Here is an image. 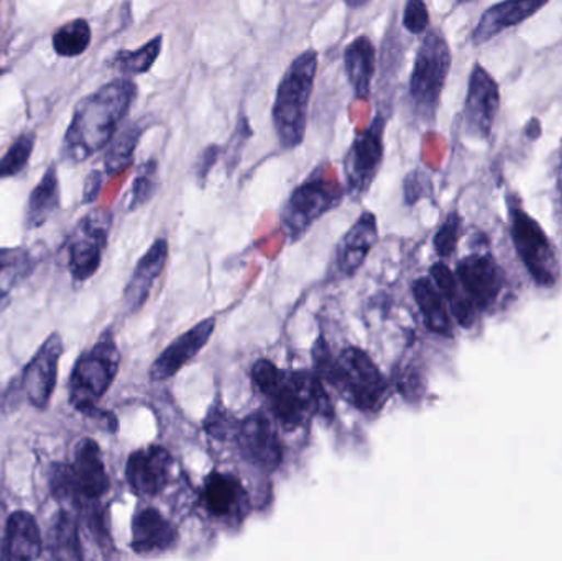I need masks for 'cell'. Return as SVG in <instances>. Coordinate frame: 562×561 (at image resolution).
<instances>
[{
    "mask_svg": "<svg viewBox=\"0 0 562 561\" xmlns=\"http://www.w3.org/2000/svg\"><path fill=\"white\" fill-rule=\"evenodd\" d=\"M137 92V85L122 76L79 99L63 137V160L82 164L104 150L121 131Z\"/></svg>",
    "mask_w": 562,
    "mask_h": 561,
    "instance_id": "6da1fadb",
    "label": "cell"
},
{
    "mask_svg": "<svg viewBox=\"0 0 562 561\" xmlns=\"http://www.w3.org/2000/svg\"><path fill=\"white\" fill-rule=\"evenodd\" d=\"M252 382L269 404L270 414L286 431L297 430L314 415L333 414L317 374L286 371L269 359H260L254 364Z\"/></svg>",
    "mask_w": 562,
    "mask_h": 561,
    "instance_id": "7a4b0ae2",
    "label": "cell"
},
{
    "mask_svg": "<svg viewBox=\"0 0 562 561\" xmlns=\"http://www.w3.org/2000/svg\"><path fill=\"white\" fill-rule=\"evenodd\" d=\"M317 378L362 412H376L389 395V384L375 362L359 348H346L333 356L323 339L314 349Z\"/></svg>",
    "mask_w": 562,
    "mask_h": 561,
    "instance_id": "3957f363",
    "label": "cell"
},
{
    "mask_svg": "<svg viewBox=\"0 0 562 561\" xmlns=\"http://www.w3.org/2000/svg\"><path fill=\"white\" fill-rule=\"evenodd\" d=\"M452 68V52L441 30H428L416 49L406 104L413 121L432 127Z\"/></svg>",
    "mask_w": 562,
    "mask_h": 561,
    "instance_id": "277c9868",
    "label": "cell"
},
{
    "mask_svg": "<svg viewBox=\"0 0 562 561\" xmlns=\"http://www.w3.org/2000/svg\"><path fill=\"white\" fill-rule=\"evenodd\" d=\"M317 61L319 55L316 49H304L281 76L273 102L272 121L280 147L284 150H293L303 144Z\"/></svg>",
    "mask_w": 562,
    "mask_h": 561,
    "instance_id": "5b68a950",
    "label": "cell"
},
{
    "mask_svg": "<svg viewBox=\"0 0 562 561\" xmlns=\"http://www.w3.org/2000/svg\"><path fill=\"white\" fill-rule=\"evenodd\" d=\"M52 496L65 507L86 509L101 503L111 490V478L98 441L82 438L76 444L71 463H53L48 478Z\"/></svg>",
    "mask_w": 562,
    "mask_h": 561,
    "instance_id": "8992f818",
    "label": "cell"
},
{
    "mask_svg": "<svg viewBox=\"0 0 562 561\" xmlns=\"http://www.w3.org/2000/svg\"><path fill=\"white\" fill-rule=\"evenodd\" d=\"M121 368V352L112 336H102L91 349L82 352L69 375L68 394L72 408L89 418H101L117 428L114 415L98 407L108 394Z\"/></svg>",
    "mask_w": 562,
    "mask_h": 561,
    "instance_id": "52a82bcc",
    "label": "cell"
},
{
    "mask_svg": "<svg viewBox=\"0 0 562 561\" xmlns=\"http://www.w3.org/2000/svg\"><path fill=\"white\" fill-rule=\"evenodd\" d=\"M344 188L327 161L317 165L310 177L294 188L281 211V224L291 240L304 236L317 220L342 201Z\"/></svg>",
    "mask_w": 562,
    "mask_h": 561,
    "instance_id": "ba28073f",
    "label": "cell"
},
{
    "mask_svg": "<svg viewBox=\"0 0 562 561\" xmlns=\"http://www.w3.org/2000/svg\"><path fill=\"white\" fill-rule=\"evenodd\" d=\"M507 203L508 213H510L512 239L525 267L538 285L553 287L560 272L553 244L548 239L540 223L521 207L518 198L508 193Z\"/></svg>",
    "mask_w": 562,
    "mask_h": 561,
    "instance_id": "9c48e42d",
    "label": "cell"
},
{
    "mask_svg": "<svg viewBox=\"0 0 562 561\" xmlns=\"http://www.w3.org/2000/svg\"><path fill=\"white\" fill-rule=\"evenodd\" d=\"M112 214L108 210H92L81 217L66 237L68 270L72 282L85 283L95 276L108 247Z\"/></svg>",
    "mask_w": 562,
    "mask_h": 561,
    "instance_id": "30bf717a",
    "label": "cell"
},
{
    "mask_svg": "<svg viewBox=\"0 0 562 561\" xmlns=\"http://www.w3.org/2000/svg\"><path fill=\"white\" fill-rule=\"evenodd\" d=\"M386 115L376 112L369 125L353 138L344 158L346 190L350 197L362 198L372 187L385 157Z\"/></svg>",
    "mask_w": 562,
    "mask_h": 561,
    "instance_id": "8fae6325",
    "label": "cell"
},
{
    "mask_svg": "<svg viewBox=\"0 0 562 561\" xmlns=\"http://www.w3.org/2000/svg\"><path fill=\"white\" fill-rule=\"evenodd\" d=\"M501 105L502 94L497 79L482 63H474L469 75L462 111L465 134L479 141H491L495 121L501 114Z\"/></svg>",
    "mask_w": 562,
    "mask_h": 561,
    "instance_id": "7c38bea8",
    "label": "cell"
},
{
    "mask_svg": "<svg viewBox=\"0 0 562 561\" xmlns=\"http://www.w3.org/2000/svg\"><path fill=\"white\" fill-rule=\"evenodd\" d=\"M65 352L59 333H52L40 346L20 378V391L36 411H46L58 384L59 359Z\"/></svg>",
    "mask_w": 562,
    "mask_h": 561,
    "instance_id": "4fadbf2b",
    "label": "cell"
},
{
    "mask_svg": "<svg viewBox=\"0 0 562 561\" xmlns=\"http://www.w3.org/2000/svg\"><path fill=\"white\" fill-rule=\"evenodd\" d=\"M236 441L247 463L267 473L279 470L283 461V447L266 412H254L240 422Z\"/></svg>",
    "mask_w": 562,
    "mask_h": 561,
    "instance_id": "5bb4252c",
    "label": "cell"
},
{
    "mask_svg": "<svg viewBox=\"0 0 562 561\" xmlns=\"http://www.w3.org/2000/svg\"><path fill=\"white\" fill-rule=\"evenodd\" d=\"M175 461L167 448L150 445L128 457L125 480L132 493L155 497L164 493L173 476Z\"/></svg>",
    "mask_w": 562,
    "mask_h": 561,
    "instance_id": "9a60e30c",
    "label": "cell"
},
{
    "mask_svg": "<svg viewBox=\"0 0 562 561\" xmlns=\"http://www.w3.org/2000/svg\"><path fill=\"white\" fill-rule=\"evenodd\" d=\"M216 329V318H206L196 323L193 328L178 336L170 346L155 359L148 375L151 382L170 381L181 369L187 368L210 343Z\"/></svg>",
    "mask_w": 562,
    "mask_h": 561,
    "instance_id": "2e32d148",
    "label": "cell"
},
{
    "mask_svg": "<svg viewBox=\"0 0 562 561\" xmlns=\"http://www.w3.org/2000/svg\"><path fill=\"white\" fill-rule=\"evenodd\" d=\"M551 0H502L482 12L481 19L472 30L471 42L474 46L487 45L508 30L517 29L550 5Z\"/></svg>",
    "mask_w": 562,
    "mask_h": 561,
    "instance_id": "e0dca14e",
    "label": "cell"
},
{
    "mask_svg": "<svg viewBox=\"0 0 562 561\" xmlns=\"http://www.w3.org/2000/svg\"><path fill=\"white\" fill-rule=\"evenodd\" d=\"M201 503L214 519L240 523L249 510V494L234 474L213 471L204 480Z\"/></svg>",
    "mask_w": 562,
    "mask_h": 561,
    "instance_id": "ac0fdd59",
    "label": "cell"
},
{
    "mask_svg": "<svg viewBox=\"0 0 562 561\" xmlns=\"http://www.w3.org/2000/svg\"><path fill=\"white\" fill-rule=\"evenodd\" d=\"M178 530L155 507H144L132 519L131 547L137 556H158L173 549Z\"/></svg>",
    "mask_w": 562,
    "mask_h": 561,
    "instance_id": "d6986e66",
    "label": "cell"
},
{
    "mask_svg": "<svg viewBox=\"0 0 562 561\" xmlns=\"http://www.w3.org/2000/svg\"><path fill=\"white\" fill-rule=\"evenodd\" d=\"M168 253L170 249H168L167 239H157L138 260L124 290L125 312H138L147 303L155 282L160 279L165 266H167Z\"/></svg>",
    "mask_w": 562,
    "mask_h": 561,
    "instance_id": "ffe728a7",
    "label": "cell"
},
{
    "mask_svg": "<svg viewBox=\"0 0 562 561\" xmlns=\"http://www.w3.org/2000/svg\"><path fill=\"white\" fill-rule=\"evenodd\" d=\"M43 553V539L35 517L26 510H15L7 517L0 542V559L30 561Z\"/></svg>",
    "mask_w": 562,
    "mask_h": 561,
    "instance_id": "44dd1931",
    "label": "cell"
},
{
    "mask_svg": "<svg viewBox=\"0 0 562 561\" xmlns=\"http://www.w3.org/2000/svg\"><path fill=\"white\" fill-rule=\"evenodd\" d=\"M459 282L468 292L469 299L479 308L485 310L495 302L502 290L501 269L485 256L465 257L458 266Z\"/></svg>",
    "mask_w": 562,
    "mask_h": 561,
    "instance_id": "7402d4cb",
    "label": "cell"
},
{
    "mask_svg": "<svg viewBox=\"0 0 562 561\" xmlns=\"http://www.w3.org/2000/svg\"><path fill=\"white\" fill-rule=\"evenodd\" d=\"M379 240L376 216L370 211L360 214L359 220L344 234L337 247V266L346 276H353L366 262Z\"/></svg>",
    "mask_w": 562,
    "mask_h": 561,
    "instance_id": "603a6c76",
    "label": "cell"
},
{
    "mask_svg": "<svg viewBox=\"0 0 562 561\" xmlns=\"http://www.w3.org/2000/svg\"><path fill=\"white\" fill-rule=\"evenodd\" d=\"M344 68L356 99L369 101L372 96L373 76L376 71V53L372 40L359 35L344 49Z\"/></svg>",
    "mask_w": 562,
    "mask_h": 561,
    "instance_id": "cb8c5ba5",
    "label": "cell"
},
{
    "mask_svg": "<svg viewBox=\"0 0 562 561\" xmlns=\"http://www.w3.org/2000/svg\"><path fill=\"white\" fill-rule=\"evenodd\" d=\"M59 206H61V191H59L58 168L52 164L46 168L26 201V229L33 231L45 226L52 220L53 214L59 210Z\"/></svg>",
    "mask_w": 562,
    "mask_h": 561,
    "instance_id": "d4e9b609",
    "label": "cell"
},
{
    "mask_svg": "<svg viewBox=\"0 0 562 561\" xmlns=\"http://www.w3.org/2000/svg\"><path fill=\"white\" fill-rule=\"evenodd\" d=\"M46 549L55 560H82L81 534H79V520L68 507L58 510L53 517L52 526L46 537Z\"/></svg>",
    "mask_w": 562,
    "mask_h": 561,
    "instance_id": "484cf974",
    "label": "cell"
},
{
    "mask_svg": "<svg viewBox=\"0 0 562 561\" xmlns=\"http://www.w3.org/2000/svg\"><path fill=\"white\" fill-rule=\"evenodd\" d=\"M413 295H415L416 305L422 310L423 318H425L429 332L445 336V338H451V316H449L438 287L432 285L431 280L418 279L413 283Z\"/></svg>",
    "mask_w": 562,
    "mask_h": 561,
    "instance_id": "4316f807",
    "label": "cell"
},
{
    "mask_svg": "<svg viewBox=\"0 0 562 561\" xmlns=\"http://www.w3.org/2000/svg\"><path fill=\"white\" fill-rule=\"evenodd\" d=\"M144 132L145 125L142 122H132L114 135L111 144L104 148V173L108 177L124 173L134 165L135 152Z\"/></svg>",
    "mask_w": 562,
    "mask_h": 561,
    "instance_id": "83f0119b",
    "label": "cell"
},
{
    "mask_svg": "<svg viewBox=\"0 0 562 561\" xmlns=\"http://www.w3.org/2000/svg\"><path fill=\"white\" fill-rule=\"evenodd\" d=\"M161 46H164V36H154L145 45H142L140 48L119 49L112 56L109 66L115 69V71L121 72L125 78L145 75L157 63L158 56L161 53Z\"/></svg>",
    "mask_w": 562,
    "mask_h": 561,
    "instance_id": "f1b7e54d",
    "label": "cell"
},
{
    "mask_svg": "<svg viewBox=\"0 0 562 561\" xmlns=\"http://www.w3.org/2000/svg\"><path fill=\"white\" fill-rule=\"evenodd\" d=\"M92 42V30L86 19H75L63 23L53 32V52L59 58H78L88 52Z\"/></svg>",
    "mask_w": 562,
    "mask_h": 561,
    "instance_id": "f546056e",
    "label": "cell"
},
{
    "mask_svg": "<svg viewBox=\"0 0 562 561\" xmlns=\"http://www.w3.org/2000/svg\"><path fill=\"white\" fill-rule=\"evenodd\" d=\"M36 134L33 131L22 132L0 157V180L15 178L29 167L30 158L35 150Z\"/></svg>",
    "mask_w": 562,
    "mask_h": 561,
    "instance_id": "4dcf8cb0",
    "label": "cell"
},
{
    "mask_svg": "<svg viewBox=\"0 0 562 561\" xmlns=\"http://www.w3.org/2000/svg\"><path fill=\"white\" fill-rule=\"evenodd\" d=\"M158 164L155 160H147L138 167L132 183L131 203L128 210L134 211L147 204L155 197L158 190Z\"/></svg>",
    "mask_w": 562,
    "mask_h": 561,
    "instance_id": "1f68e13d",
    "label": "cell"
},
{
    "mask_svg": "<svg viewBox=\"0 0 562 561\" xmlns=\"http://www.w3.org/2000/svg\"><path fill=\"white\" fill-rule=\"evenodd\" d=\"M239 425L221 402H214L213 407L207 412L206 420H204V430L210 437L226 441L229 438H236Z\"/></svg>",
    "mask_w": 562,
    "mask_h": 561,
    "instance_id": "d6a6232c",
    "label": "cell"
},
{
    "mask_svg": "<svg viewBox=\"0 0 562 561\" xmlns=\"http://www.w3.org/2000/svg\"><path fill=\"white\" fill-rule=\"evenodd\" d=\"M462 220L458 211H452L439 226L435 236V249L441 259H448L456 253L459 237H461Z\"/></svg>",
    "mask_w": 562,
    "mask_h": 561,
    "instance_id": "836d02e7",
    "label": "cell"
},
{
    "mask_svg": "<svg viewBox=\"0 0 562 561\" xmlns=\"http://www.w3.org/2000/svg\"><path fill=\"white\" fill-rule=\"evenodd\" d=\"M254 131L250 127L249 117L244 112H240L239 121H237L236 128H234L233 135H231L229 142L226 147H223V157L226 158L227 168L233 170L240 158H243L244 147L247 142L252 138Z\"/></svg>",
    "mask_w": 562,
    "mask_h": 561,
    "instance_id": "e575fe53",
    "label": "cell"
},
{
    "mask_svg": "<svg viewBox=\"0 0 562 561\" xmlns=\"http://www.w3.org/2000/svg\"><path fill=\"white\" fill-rule=\"evenodd\" d=\"M402 23L403 29L412 35H425L431 25V16L425 0H406Z\"/></svg>",
    "mask_w": 562,
    "mask_h": 561,
    "instance_id": "d590c367",
    "label": "cell"
},
{
    "mask_svg": "<svg viewBox=\"0 0 562 561\" xmlns=\"http://www.w3.org/2000/svg\"><path fill=\"white\" fill-rule=\"evenodd\" d=\"M432 191V181L428 171L416 168L409 171L403 180V200L408 206H415L423 198L429 197Z\"/></svg>",
    "mask_w": 562,
    "mask_h": 561,
    "instance_id": "8d00e7d4",
    "label": "cell"
},
{
    "mask_svg": "<svg viewBox=\"0 0 562 561\" xmlns=\"http://www.w3.org/2000/svg\"><path fill=\"white\" fill-rule=\"evenodd\" d=\"M431 276L436 287L441 292L442 299L448 300L449 303L454 302V300L462 295L459 292V283L456 280L454 273L451 272V269L446 263H435L431 267Z\"/></svg>",
    "mask_w": 562,
    "mask_h": 561,
    "instance_id": "74e56055",
    "label": "cell"
},
{
    "mask_svg": "<svg viewBox=\"0 0 562 561\" xmlns=\"http://www.w3.org/2000/svg\"><path fill=\"white\" fill-rule=\"evenodd\" d=\"M221 157H223V147H221V145L211 144L201 152L196 164H194V175H196L198 181H200L201 184H204V181L207 180L211 170L216 167Z\"/></svg>",
    "mask_w": 562,
    "mask_h": 561,
    "instance_id": "f35d334b",
    "label": "cell"
},
{
    "mask_svg": "<svg viewBox=\"0 0 562 561\" xmlns=\"http://www.w3.org/2000/svg\"><path fill=\"white\" fill-rule=\"evenodd\" d=\"M30 256L29 250L23 247H2L0 249V276L7 270H22L26 272L29 269Z\"/></svg>",
    "mask_w": 562,
    "mask_h": 561,
    "instance_id": "ab89813d",
    "label": "cell"
},
{
    "mask_svg": "<svg viewBox=\"0 0 562 561\" xmlns=\"http://www.w3.org/2000/svg\"><path fill=\"white\" fill-rule=\"evenodd\" d=\"M452 310V316L462 328H471L474 326L477 312H475V303L469 296L461 295L454 302L449 303Z\"/></svg>",
    "mask_w": 562,
    "mask_h": 561,
    "instance_id": "60d3db41",
    "label": "cell"
},
{
    "mask_svg": "<svg viewBox=\"0 0 562 561\" xmlns=\"http://www.w3.org/2000/svg\"><path fill=\"white\" fill-rule=\"evenodd\" d=\"M102 184H104V171H89L85 180V187H82V204L95 203L99 194H101Z\"/></svg>",
    "mask_w": 562,
    "mask_h": 561,
    "instance_id": "b9f144b4",
    "label": "cell"
},
{
    "mask_svg": "<svg viewBox=\"0 0 562 561\" xmlns=\"http://www.w3.org/2000/svg\"><path fill=\"white\" fill-rule=\"evenodd\" d=\"M524 132L528 141H540L543 137V122H541L540 117H531L527 125H525Z\"/></svg>",
    "mask_w": 562,
    "mask_h": 561,
    "instance_id": "7bdbcfd3",
    "label": "cell"
},
{
    "mask_svg": "<svg viewBox=\"0 0 562 561\" xmlns=\"http://www.w3.org/2000/svg\"><path fill=\"white\" fill-rule=\"evenodd\" d=\"M370 2H372V0H344V3L352 10L363 9V7L369 5Z\"/></svg>",
    "mask_w": 562,
    "mask_h": 561,
    "instance_id": "ee69618b",
    "label": "cell"
},
{
    "mask_svg": "<svg viewBox=\"0 0 562 561\" xmlns=\"http://www.w3.org/2000/svg\"><path fill=\"white\" fill-rule=\"evenodd\" d=\"M10 303L9 289H0V313L5 310V306Z\"/></svg>",
    "mask_w": 562,
    "mask_h": 561,
    "instance_id": "f6af8a7d",
    "label": "cell"
},
{
    "mask_svg": "<svg viewBox=\"0 0 562 561\" xmlns=\"http://www.w3.org/2000/svg\"><path fill=\"white\" fill-rule=\"evenodd\" d=\"M479 0H454L456 5H469V3H475Z\"/></svg>",
    "mask_w": 562,
    "mask_h": 561,
    "instance_id": "bcb514c9",
    "label": "cell"
},
{
    "mask_svg": "<svg viewBox=\"0 0 562 561\" xmlns=\"http://www.w3.org/2000/svg\"><path fill=\"white\" fill-rule=\"evenodd\" d=\"M3 509H5V506H3L2 501H0V519H2V516H3Z\"/></svg>",
    "mask_w": 562,
    "mask_h": 561,
    "instance_id": "7dc6e473",
    "label": "cell"
},
{
    "mask_svg": "<svg viewBox=\"0 0 562 561\" xmlns=\"http://www.w3.org/2000/svg\"><path fill=\"white\" fill-rule=\"evenodd\" d=\"M7 72V68H2V66H0V78H2L3 75H5Z\"/></svg>",
    "mask_w": 562,
    "mask_h": 561,
    "instance_id": "c3c4849f",
    "label": "cell"
}]
</instances>
